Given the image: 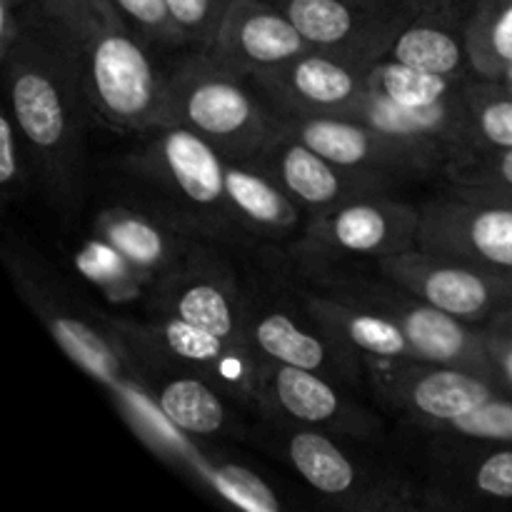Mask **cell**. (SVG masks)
Listing matches in <instances>:
<instances>
[{
	"instance_id": "cell-9",
	"label": "cell",
	"mask_w": 512,
	"mask_h": 512,
	"mask_svg": "<svg viewBox=\"0 0 512 512\" xmlns=\"http://www.w3.org/2000/svg\"><path fill=\"white\" fill-rule=\"evenodd\" d=\"M358 293V300L350 298V295H345V298L393 318L408 338L415 360L455 365V368L473 370L485 378H493V365H490L483 328L475 330L473 323H465V320L415 298L398 285L393 290L363 288L360 285Z\"/></svg>"
},
{
	"instance_id": "cell-15",
	"label": "cell",
	"mask_w": 512,
	"mask_h": 512,
	"mask_svg": "<svg viewBox=\"0 0 512 512\" xmlns=\"http://www.w3.org/2000/svg\"><path fill=\"white\" fill-rule=\"evenodd\" d=\"M475 80V78H473ZM468 93L443 100V103L425 105V108H405L383 95L368 93L358 100L340 118L358 120L370 125L378 133L428 155L440 170L448 160L460 158L470 150L468 140Z\"/></svg>"
},
{
	"instance_id": "cell-27",
	"label": "cell",
	"mask_w": 512,
	"mask_h": 512,
	"mask_svg": "<svg viewBox=\"0 0 512 512\" xmlns=\"http://www.w3.org/2000/svg\"><path fill=\"white\" fill-rule=\"evenodd\" d=\"M48 320V328L53 333V338L58 340L60 348L85 370V373L93 375L95 380H100L103 385H108L110 390L120 395V400L125 395H130L135 390V385L128 380L125 373L123 355H118V350L98 333L90 325H85L83 320H75L70 315L45 313Z\"/></svg>"
},
{
	"instance_id": "cell-42",
	"label": "cell",
	"mask_w": 512,
	"mask_h": 512,
	"mask_svg": "<svg viewBox=\"0 0 512 512\" xmlns=\"http://www.w3.org/2000/svg\"><path fill=\"white\" fill-rule=\"evenodd\" d=\"M490 83H493L495 88L500 90V93L510 95V98H512V78H503V80H490Z\"/></svg>"
},
{
	"instance_id": "cell-28",
	"label": "cell",
	"mask_w": 512,
	"mask_h": 512,
	"mask_svg": "<svg viewBox=\"0 0 512 512\" xmlns=\"http://www.w3.org/2000/svg\"><path fill=\"white\" fill-rule=\"evenodd\" d=\"M473 78H448L440 73H428V70L413 68L395 58H380L378 63L370 65L368 88L393 103L405 105V108H425V105L443 103V100L463 95Z\"/></svg>"
},
{
	"instance_id": "cell-29",
	"label": "cell",
	"mask_w": 512,
	"mask_h": 512,
	"mask_svg": "<svg viewBox=\"0 0 512 512\" xmlns=\"http://www.w3.org/2000/svg\"><path fill=\"white\" fill-rule=\"evenodd\" d=\"M468 140V153L512 148V98L485 78L470 83Z\"/></svg>"
},
{
	"instance_id": "cell-38",
	"label": "cell",
	"mask_w": 512,
	"mask_h": 512,
	"mask_svg": "<svg viewBox=\"0 0 512 512\" xmlns=\"http://www.w3.org/2000/svg\"><path fill=\"white\" fill-rule=\"evenodd\" d=\"M485 330V328H483ZM485 345H488L490 365H493L495 383L512 398V343L485 330Z\"/></svg>"
},
{
	"instance_id": "cell-25",
	"label": "cell",
	"mask_w": 512,
	"mask_h": 512,
	"mask_svg": "<svg viewBox=\"0 0 512 512\" xmlns=\"http://www.w3.org/2000/svg\"><path fill=\"white\" fill-rule=\"evenodd\" d=\"M155 403L178 433L210 438L228 423V410L218 390L203 378H170L155 390Z\"/></svg>"
},
{
	"instance_id": "cell-36",
	"label": "cell",
	"mask_w": 512,
	"mask_h": 512,
	"mask_svg": "<svg viewBox=\"0 0 512 512\" xmlns=\"http://www.w3.org/2000/svg\"><path fill=\"white\" fill-rule=\"evenodd\" d=\"M473 488L483 498L512 500V448L495 450L475 465Z\"/></svg>"
},
{
	"instance_id": "cell-26",
	"label": "cell",
	"mask_w": 512,
	"mask_h": 512,
	"mask_svg": "<svg viewBox=\"0 0 512 512\" xmlns=\"http://www.w3.org/2000/svg\"><path fill=\"white\" fill-rule=\"evenodd\" d=\"M465 33L475 78H503L512 68V0H473Z\"/></svg>"
},
{
	"instance_id": "cell-21",
	"label": "cell",
	"mask_w": 512,
	"mask_h": 512,
	"mask_svg": "<svg viewBox=\"0 0 512 512\" xmlns=\"http://www.w3.org/2000/svg\"><path fill=\"white\" fill-rule=\"evenodd\" d=\"M260 395H265L275 408L298 423L338 425V428H350L358 423V413L318 370L268 360L263 368Z\"/></svg>"
},
{
	"instance_id": "cell-39",
	"label": "cell",
	"mask_w": 512,
	"mask_h": 512,
	"mask_svg": "<svg viewBox=\"0 0 512 512\" xmlns=\"http://www.w3.org/2000/svg\"><path fill=\"white\" fill-rule=\"evenodd\" d=\"M483 328L488 330V333L500 335V338L510 340L512 343V303L508 305V308L500 310V313H495L493 318L483 325Z\"/></svg>"
},
{
	"instance_id": "cell-22",
	"label": "cell",
	"mask_w": 512,
	"mask_h": 512,
	"mask_svg": "<svg viewBox=\"0 0 512 512\" xmlns=\"http://www.w3.org/2000/svg\"><path fill=\"white\" fill-rule=\"evenodd\" d=\"M228 203L240 228L263 235H290L303 228V208L253 163H225Z\"/></svg>"
},
{
	"instance_id": "cell-13",
	"label": "cell",
	"mask_w": 512,
	"mask_h": 512,
	"mask_svg": "<svg viewBox=\"0 0 512 512\" xmlns=\"http://www.w3.org/2000/svg\"><path fill=\"white\" fill-rule=\"evenodd\" d=\"M383 390L413 418L438 425L463 418L478 405L503 393L493 378L425 360H370Z\"/></svg>"
},
{
	"instance_id": "cell-40",
	"label": "cell",
	"mask_w": 512,
	"mask_h": 512,
	"mask_svg": "<svg viewBox=\"0 0 512 512\" xmlns=\"http://www.w3.org/2000/svg\"><path fill=\"white\" fill-rule=\"evenodd\" d=\"M458 190V188H453ZM460 193H470V195H483V198H493V200H503V203L512 205V190H460Z\"/></svg>"
},
{
	"instance_id": "cell-14",
	"label": "cell",
	"mask_w": 512,
	"mask_h": 512,
	"mask_svg": "<svg viewBox=\"0 0 512 512\" xmlns=\"http://www.w3.org/2000/svg\"><path fill=\"white\" fill-rule=\"evenodd\" d=\"M315 50L273 0H230L208 53L243 78Z\"/></svg>"
},
{
	"instance_id": "cell-31",
	"label": "cell",
	"mask_w": 512,
	"mask_h": 512,
	"mask_svg": "<svg viewBox=\"0 0 512 512\" xmlns=\"http://www.w3.org/2000/svg\"><path fill=\"white\" fill-rule=\"evenodd\" d=\"M443 173L458 190H512V148L465 153L448 160Z\"/></svg>"
},
{
	"instance_id": "cell-1",
	"label": "cell",
	"mask_w": 512,
	"mask_h": 512,
	"mask_svg": "<svg viewBox=\"0 0 512 512\" xmlns=\"http://www.w3.org/2000/svg\"><path fill=\"white\" fill-rule=\"evenodd\" d=\"M23 28L0 53L8 108L50 188L65 198L78 180L80 103H88L80 45L63 25L23 8Z\"/></svg>"
},
{
	"instance_id": "cell-5",
	"label": "cell",
	"mask_w": 512,
	"mask_h": 512,
	"mask_svg": "<svg viewBox=\"0 0 512 512\" xmlns=\"http://www.w3.org/2000/svg\"><path fill=\"white\" fill-rule=\"evenodd\" d=\"M378 270L393 285L465 323L485 325L512 303V275L420 248L380 258Z\"/></svg>"
},
{
	"instance_id": "cell-18",
	"label": "cell",
	"mask_w": 512,
	"mask_h": 512,
	"mask_svg": "<svg viewBox=\"0 0 512 512\" xmlns=\"http://www.w3.org/2000/svg\"><path fill=\"white\" fill-rule=\"evenodd\" d=\"M468 10L470 5L463 8L458 0L418 10L393 40L388 58L448 78H475L465 33Z\"/></svg>"
},
{
	"instance_id": "cell-44",
	"label": "cell",
	"mask_w": 512,
	"mask_h": 512,
	"mask_svg": "<svg viewBox=\"0 0 512 512\" xmlns=\"http://www.w3.org/2000/svg\"><path fill=\"white\" fill-rule=\"evenodd\" d=\"M503 78H512V68L508 70V73H505V75H503ZM503 78H498V80H503Z\"/></svg>"
},
{
	"instance_id": "cell-7",
	"label": "cell",
	"mask_w": 512,
	"mask_h": 512,
	"mask_svg": "<svg viewBox=\"0 0 512 512\" xmlns=\"http://www.w3.org/2000/svg\"><path fill=\"white\" fill-rule=\"evenodd\" d=\"M315 50L373 65L390 53L415 13L355 0H273Z\"/></svg>"
},
{
	"instance_id": "cell-32",
	"label": "cell",
	"mask_w": 512,
	"mask_h": 512,
	"mask_svg": "<svg viewBox=\"0 0 512 512\" xmlns=\"http://www.w3.org/2000/svg\"><path fill=\"white\" fill-rule=\"evenodd\" d=\"M453 438L485 440V443H512V398L508 393H500L490 398L488 403L478 405L463 418H455L450 423L438 425Z\"/></svg>"
},
{
	"instance_id": "cell-33",
	"label": "cell",
	"mask_w": 512,
	"mask_h": 512,
	"mask_svg": "<svg viewBox=\"0 0 512 512\" xmlns=\"http://www.w3.org/2000/svg\"><path fill=\"white\" fill-rule=\"evenodd\" d=\"M205 478L223 493V498L233 500L235 505L255 512H273L280 510V500L275 498L273 490L240 465H218V468L205 470Z\"/></svg>"
},
{
	"instance_id": "cell-23",
	"label": "cell",
	"mask_w": 512,
	"mask_h": 512,
	"mask_svg": "<svg viewBox=\"0 0 512 512\" xmlns=\"http://www.w3.org/2000/svg\"><path fill=\"white\" fill-rule=\"evenodd\" d=\"M285 458L310 488L328 498H345L360 483L358 468L348 453L318 430H293L285 443Z\"/></svg>"
},
{
	"instance_id": "cell-20",
	"label": "cell",
	"mask_w": 512,
	"mask_h": 512,
	"mask_svg": "<svg viewBox=\"0 0 512 512\" xmlns=\"http://www.w3.org/2000/svg\"><path fill=\"white\" fill-rule=\"evenodd\" d=\"M95 230L138 270L145 283L155 278L163 280L170 270L180 265V255H183L180 233L145 210H103L95 220Z\"/></svg>"
},
{
	"instance_id": "cell-41",
	"label": "cell",
	"mask_w": 512,
	"mask_h": 512,
	"mask_svg": "<svg viewBox=\"0 0 512 512\" xmlns=\"http://www.w3.org/2000/svg\"><path fill=\"white\" fill-rule=\"evenodd\" d=\"M393 3H398L400 8L410 10V13H418V10L433 8V5L443 3V0H393Z\"/></svg>"
},
{
	"instance_id": "cell-10",
	"label": "cell",
	"mask_w": 512,
	"mask_h": 512,
	"mask_svg": "<svg viewBox=\"0 0 512 512\" xmlns=\"http://www.w3.org/2000/svg\"><path fill=\"white\" fill-rule=\"evenodd\" d=\"M248 163L268 173L300 208L310 210L313 215L383 193L390 180L378 173L340 168L300 140L280 133L278 128L263 150Z\"/></svg>"
},
{
	"instance_id": "cell-30",
	"label": "cell",
	"mask_w": 512,
	"mask_h": 512,
	"mask_svg": "<svg viewBox=\"0 0 512 512\" xmlns=\"http://www.w3.org/2000/svg\"><path fill=\"white\" fill-rule=\"evenodd\" d=\"M78 270L90 280L93 285H98L110 300L115 303H125V300H133L135 295H140L145 280L140 278L138 270L108 243L100 235H95L93 240L83 245L78 250Z\"/></svg>"
},
{
	"instance_id": "cell-4",
	"label": "cell",
	"mask_w": 512,
	"mask_h": 512,
	"mask_svg": "<svg viewBox=\"0 0 512 512\" xmlns=\"http://www.w3.org/2000/svg\"><path fill=\"white\" fill-rule=\"evenodd\" d=\"M148 133V145L140 158L143 175L163 185L203 225L218 228L220 233L238 225L225 185L228 158L185 125L160 123Z\"/></svg>"
},
{
	"instance_id": "cell-2",
	"label": "cell",
	"mask_w": 512,
	"mask_h": 512,
	"mask_svg": "<svg viewBox=\"0 0 512 512\" xmlns=\"http://www.w3.org/2000/svg\"><path fill=\"white\" fill-rule=\"evenodd\" d=\"M143 40L110 0H100L78 40L88 105L115 130L148 133L165 123L168 75L158 73Z\"/></svg>"
},
{
	"instance_id": "cell-43",
	"label": "cell",
	"mask_w": 512,
	"mask_h": 512,
	"mask_svg": "<svg viewBox=\"0 0 512 512\" xmlns=\"http://www.w3.org/2000/svg\"><path fill=\"white\" fill-rule=\"evenodd\" d=\"M355 3H368V5H398L393 0H355ZM400 8V5H398Z\"/></svg>"
},
{
	"instance_id": "cell-19",
	"label": "cell",
	"mask_w": 512,
	"mask_h": 512,
	"mask_svg": "<svg viewBox=\"0 0 512 512\" xmlns=\"http://www.w3.org/2000/svg\"><path fill=\"white\" fill-rule=\"evenodd\" d=\"M308 315L345 350L368 360H415L408 338L393 318L350 298L310 293L305 295Z\"/></svg>"
},
{
	"instance_id": "cell-16",
	"label": "cell",
	"mask_w": 512,
	"mask_h": 512,
	"mask_svg": "<svg viewBox=\"0 0 512 512\" xmlns=\"http://www.w3.org/2000/svg\"><path fill=\"white\" fill-rule=\"evenodd\" d=\"M143 333L153 348H160V353L205 370L223 388L235 390L245 398L260 395L263 368L268 358H265V363H260V353L250 345L225 340L210 330L188 323V320L175 318V315L148 325Z\"/></svg>"
},
{
	"instance_id": "cell-6",
	"label": "cell",
	"mask_w": 512,
	"mask_h": 512,
	"mask_svg": "<svg viewBox=\"0 0 512 512\" xmlns=\"http://www.w3.org/2000/svg\"><path fill=\"white\" fill-rule=\"evenodd\" d=\"M418 248L512 275V205L453 190L420 208Z\"/></svg>"
},
{
	"instance_id": "cell-17",
	"label": "cell",
	"mask_w": 512,
	"mask_h": 512,
	"mask_svg": "<svg viewBox=\"0 0 512 512\" xmlns=\"http://www.w3.org/2000/svg\"><path fill=\"white\" fill-rule=\"evenodd\" d=\"M160 290L168 315L188 320L233 343L250 345L243 300L225 273L205 265H178L165 275Z\"/></svg>"
},
{
	"instance_id": "cell-3",
	"label": "cell",
	"mask_w": 512,
	"mask_h": 512,
	"mask_svg": "<svg viewBox=\"0 0 512 512\" xmlns=\"http://www.w3.org/2000/svg\"><path fill=\"white\" fill-rule=\"evenodd\" d=\"M243 75L225 68L213 55H193L168 75L165 123L195 130L228 160H253L275 133L273 108L260 103Z\"/></svg>"
},
{
	"instance_id": "cell-12",
	"label": "cell",
	"mask_w": 512,
	"mask_h": 512,
	"mask_svg": "<svg viewBox=\"0 0 512 512\" xmlns=\"http://www.w3.org/2000/svg\"><path fill=\"white\" fill-rule=\"evenodd\" d=\"M370 65L310 50L255 75V85L285 115H343L368 93Z\"/></svg>"
},
{
	"instance_id": "cell-34",
	"label": "cell",
	"mask_w": 512,
	"mask_h": 512,
	"mask_svg": "<svg viewBox=\"0 0 512 512\" xmlns=\"http://www.w3.org/2000/svg\"><path fill=\"white\" fill-rule=\"evenodd\" d=\"M230 0H168L170 15L183 40L213 45Z\"/></svg>"
},
{
	"instance_id": "cell-8",
	"label": "cell",
	"mask_w": 512,
	"mask_h": 512,
	"mask_svg": "<svg viewBox=\"0 0 512 512\" xmlns=\"http://www.w3.org/2000/svg\"><path fill=\"white\" fill-rule=\"evenodd\" d=\"M420 210L385 195H368L318 213L305 225L303 248L313 255L388 258L418 248Z\"/></svg>"
},
{
	"instance_id": "cell-11",
	"label": "cell",
	"mask_w": 512,
	"mask_h": 512,
	"mask_svg": "<svg viewBox=\"0 0 512 512\" xmlns=\"http://www.w3.org/2000/svg\"><path fill=\"white\" fill-rule=\"evenodd\" d=\"M275 128L300 140L330 163L360 173L403 178L438 168L428 155L378 133L370 125L338 115H285L275 113Z\"/></svg>"
},
{
	"instance_id": "cell-35",
	"label": "cell",
	"mask_w": 512,
	"mask_h": 512,
	"mask_svg": "<svg viewBox=\"0 0 512 512\" xmlns=\"http://www.w3.org/2000/svg\"><path fill=\"white\" fill-rule=\"evenodd\" d=\"M110 3L138 28V33L145 40L163 45L185 43L183 35L173 23L168 0H110Z\"/></svg>"
},
{
	"instance_id": "cell-24",
	"label": "cell",
	"mask_w": 512,
	"mask_h": 512,
	"mask_svg": "<svg viewBox=\"0 0 512 512\" xmlns=\"http://www.w3.org/2000/svg\"><path fill=\"white\" fill-rule=\"evenodd\" d=\"M248 340L263 358L318 373L338 355L328 340L305 330L283 310H268L255 318L248 315Z\"/></svg>"
},
{
	"instance_id": "cell-37",
	"label": "cell",
	"mask_w": 512,
	"mask_h": 512,
	"mask_svg": "<svg viewBox=\"0 0 512 512\" xmlns=\"http://www.w3.org/2000/svg\"><path fill=\"white\" fill-rule=\"evenodd\" d=\"M23 133L15 123L10 108L0 115V185L13 190L23 180Z\"/></svg>"
}]
</instances>
